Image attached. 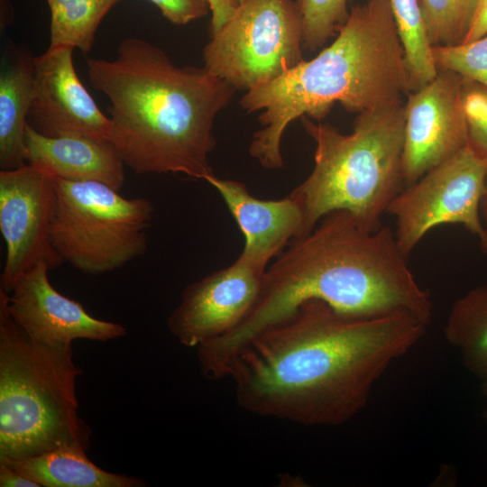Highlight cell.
I'll use <instances>...</instances> for the list:
<instances>
[{
	"instance_id": "obj_1",
	"label": "cell",
	"mask_w": 487,
	"mask_h": 487,
	"mask_svg": "<svg viewBox=\"0 0 487 487\" xmlns=\"http://www.w3.org/2000/svg\"><path fill=\"white\" fill-rule=\"evenodd\" d=\"M428 324L398 312L340 313L308 299L248 340L224 378L246 411L303 426H340L367 404L375 382L424 335Z\"/></svg>"
},
{
	"instance_id": "obj_2",
	"label": "cell",
	"mask_w": 487,
	"mask_h": 487,
	"mask_svg": "<svg viewBox=\"0 0 487 487\" xmlns=\"http://www.w3.org/2000/svg\"><path fill=\"white\" fill-rule=\"evenodd\" d=\"M308 299L353 317L407 312L427 324L432 317L429 295L409 270L394 231L382 225L368 231L348 212L335 210L293 239L268 265L244 322L198 347L202 369L221 376L248 340Z\"/></svg>"
},
{
	"instance_id": "obj_3",
	"label": "cell",
	"mask_w": 487,
	"mask_h": 487,
	"mask_svg": "<svg viewBox=\"0 0 487 487\" xmlns=\"http://www.w3.org/2000/svg\"><path fill=\"white\" fill-rule=\"evenodd\" d=\"M89 80L109 101L110 142L136 174H214L216 116L236 89L206 67L175 65L159 47L123 40L112 60L88 59Z\"/></svg>"
},
{
	"instance_id": "obj_4",
	"label": "cell",
	"mask_w": 487,
	"mask_h": 487,
	"mask_svg": "<svg viewBox=\"0 0 487 487\" xmlns=\"http://www.w3.org/2000/svg\"><path fill=\"white\" fill-rule=\"evenodd\" d=\"M410 92L390 0H365L351 9L335 39L314 59L244 93L241 107L260 112L262 126L249 153L265 169H280L281 138L297 118L320 120L335 102L357 114L384 108Z\"/></svg>"
},
{
	"instance_id": "obj_5",
	"label": "cell",
	"mask_w": 487,
	"mask_h": 487,
	"mask_svg": "<svg viewBox=\"0 0 487 487\" xmlns=\"http://www.w3.org/2000/svg\"><path fill=\"white\" fill-rule=\"evenodd\" d=\"M300 118L316 143L312 171L289 193L303 207L305 234L335 210L348 212L368 231L379 229L404 184V105L359 113L349 134Z\"/></svg>"
},
{
	"instance_id": "obj_6",
	"label": "cell",
	"mask_w": 487,
	"mask_h": 487,
	"mask_svg": "<svg viewBox=\"0 0 487 487\" xmlns=\"http://www.w3.org/2000/svg\"><path fill=\"white\" fill-rule=\"evenodd\" d=\"M79 373L71 345L32 339L12 317L8 293L0 288V461L66 446L87 451L91 429L78 413Z\"/></svg>"
},
{
	"instance_id": "obj_7",
	"label": "cell",
	"mask_w": 487,
	"mask_h": 487,
	"mask_svg": "<svg viewBox=\"0 0 487 487\" xmlns=\"http://www.w3.org/2000/svg\"><path fill=\"white\" fill-rule=\"evenodd\" d=\"M52 242L65 262L86 274L115 271L147 249L154 207L146 198H126L96 181L55 178Z\"/></svg>"
},
{
	"instance_id": "obj_8",
	"label": "cell",
	"mask_w": 487,
	"mask_h": 487,
	"mask_svg": "<svg viewBox=\"0 0 487 487\" xmlns=\"http://www.w3.org/2000/svg\"><path fill=\"white\" fill-rule=\"evenodd\" d=\"M204 47L213 75L247 92L304 60L302 26L293 0H245Z\"/></svg>"
},
{
	"instance_id": "obj_9",
	"label": "cell",
	"mask_w": 487,
	"mask_h": 487,
	"mask_svg": "<svg viewBox=\"0 0 487 487\" xmlns=\"http://www.w3.org/2000/svg\"><path fill=\"white\" fill-rule=\"evenodd\" d=\"M487 160L468 143L453 157L406 186L387 208L395 221L394 234L407 257L433 228L458 224L487 251V230L480 204Z\"/></svg>"
},
{
	"instance_id": "obj_10",
	"label": "cell",
	"mask_w": 487,
	"mask_h": 487,
	"mask_svg": "<svg viewBox=\"0 0 487 487\" xmlns=\"http://www.w3.org/2000/svg\"><path fill=\"white\" fill-rule=\"evenodd\" d=\"M55 178L27 162L0 171V231L6 245L0 288L9 293L22 276L41 262L50 269L64 262L52 242Z\"/></svg>"
},
{
	"instance_id": "obj_11",
	"label": "cell",
	"mask_w": 487,
	"mask_h": 487,
	"mask_svg": "<svg viewBox=\"0 0 487 487\" xmlns=\"http://www.w3.org/2000/svg\"><path fill=\"white\" fill-rule=\"evenodd\" d=\"M464 82L453 71L438 70L430 82L408 95L402 153L406 186L468 144L462 102Z\"/></svg>"
},
{
	"instance_id": "obj_12",
	"label": "cell",
	"mask_w": 487,
	"mask_h": 487,
	"mask_svg": "<svg viewBox=\"0 0 487 487\" xmlns=\"http://www.w3.org/2000/svg\"><path fill=\"white\" fill-rule=\"evenodd\" d=\"M264 271L239 255L228 267L191 283L168 317L170 333L187 347L229 334L253 308Z\"/></svg>"
},
{
	"instance_id": "obj_13",
	"label": "cell",
	"mask_w": 487,
	"mask_h": 487,
	"mask_svg": "<svg viewBox=\"0 0 487 487\" xmlns=\"http://www.w3.org/2000/svg\"><path fill=\"white\" fill-rule=\"evenodd\" d=\"M74 48L50 46L34 57L33 96L28 124L41 134L109 141L111 124L79 80Z\"/></svg>"
},
{
	"instance_id": "obj_14",
	"label": "cell",
	"mask_w": 487,
	"mask_h": 487,
	"mask_svg": "<svg viewBox=\"0 0 487 487\" xmlns=\"http://www.w3.org/2000/svg\"><path fill=\"white\" fill-rule=\"evenodd\" d=\"M50 270L45 262L37 264L8 293L12 317L32 339L72 345L77 339L106 342L126 334L121 324L94 317L79 302L56 290L48 278Z\"/></svg>"
},
{
	"instance_id": "obj_15",
	"label": "cell",
	"mask_w": 487,
	"mask_h": 487,
	"mask_svg": "<svg viewBox=\"0 0 487 487\" xmlns=\"http://www.w3.org/2000/svg\"><path fill=\"white\" fill-rule=\"evenodd\" d=\"M206 181L223 198L244 236L240 255L254 265L266 270L293 239L305 234L304 209L292 196L260 199L238 180L213 174Z\"/></svg>"
},
{
	"instance_id": "obj_16",
	"label": "cell",
	"mask_w": 487,
	"mask_h": 487,
	"mask_svg": "<svg viewBox=\"0 0 487 487\" xmlns=\"http://www.w3.org/2000/svg\"><path fill=\"white\" fill-rule=\"evenodd\" d=\"M25 149L27 162L42 167L56 179L100 182L118 191L124 184L125 165L110 141L46 136L28 124Z\"/></svg>"
},
{
	"instance_id": "obj_17",
	"label": "cell",
	"mask_w": 487,
	"mask_h": 487,
	"mask_svg": "<svg viewBox=\"0 0 487 487\" xmlns=\"http://www.w3.org/2000/svg\"><path fill=\"white\" fill-rule=\"evenodd\" d=\"M78 446H61L42 455L0 461L41 487H140L137 477L107 472L87 457Z\"/></svg>"
},
{
	"instance_id": "obj_18",
	"label": "cell",
	"mask_w": 487,
	"mask_h": 487,
	"mask_svg": "<svg viewBox=\"0 0 487 487\" xmlns=\"http://www.w3.org/2000/svg\"><path fill=\"white\" fill-rule=\"evenodd\" d=\"M34 57L19 52L0 76L1 170L25 163V133L33 96Z\"/></svg>"
},
{
	"instance_id": "obj_19",
	"label": "cell",
	"mask_w": 487,
	"mask_h": 487,
	"mask_svg": "<svg viewBox=\"0 0 487 487\" xmlns=\"http://www.w3.org/2000/svg\"><path fill=\"white\" fill-rule=\"evenodd\" d=\"M445 335L461 354L466 369L487 381V284L472 289L454 303Z\"/></svg>"
},
{
	"instance_id": "obj_20",
	"label": "cell",
	"mask_w": 487,
	"mask_h": 487,
	"mask_svg": "<svg viewBox=\"0 0 487 487\" xmlns=\"http://www.w3.org/2000/svg\"><path fill=\"white\" fill-rule=\"evenodd\" d=\"M46 1L51 10L50 46H70L87 54L101 21L120 0Z\"/></svg>"
},
{
	"instance_id": "obj_21",
	"label": "cell",
	"mask_w": 487,
	"mask_h": 487,
	"mask_svg": "<svg viewBox=\"0 0 487 487\" xmlns=\"http://www.w3.org/2000/svg\"><path fill=\"white\" fill-rule=\"evenodd\" d=\"M390 3L404 50L410 91H416L438 73L419 0H390Z\"/></svg>"
},
{
	"instance_id": "obj_22",
	"label": "cell",
	"mask_w": 487,
	"mask_h": 487,
	"mask_svg": "<svg viewBox=\"0 0 487 487\" xmlns=\"http://www.w3.org/2000/svg\"><path fill=\"white\" fill-rule=\"evenodd\" d=\"M479 0H419L428 40L435 46L462 44Z\"/></svg>"
},
{
	"instance_id": "obj_23",
	"label": "cell",
	"mask_w": 487,
	"mask_h": 487,
	"mask_svg": "<svg viewBox=\"0 0 487 487\" xmlns=\"http://www.w3.org/2000/svg\"><path fill=\"white\" fill-rule=\"evenodd\" d=\"M301 19L303 49L315 51L337 34L352 0H294Z\"/></svg>"
},
{
	"instance_id": "obj_24",
	"label": "cell",
	"mask_w": 487,
	"mask_h": 487,
	"mask_svg": "<svg viewBox=\"0 0 487 487\" xmlns=\"http://www.w3.org/2000/svg\"><path fill=\"white\" fill-rule=\"evenodd\" d=\"M438 70H450L487 87V34L455 46L432 47Z\"/></svg>"
},
{
	"instance_id": "obj_25",
	"label": "cell",
	"mask_w": 487,
	"mask_h": 487,
	"mask_svg": "<svg viewBox=\"0 0 487 487\" xmlns=\"http://www.w3.org/2000/svg\"><path fill=\"white\" fill-rule=\"evenodd\" d=\"M462 102L468 143L487 160V87L464 79Z\"/></svg>"
},
{
	"instance_id": "obj_26",
	"label": "cell",
	"mask_w": 487,
	"mask_h": 487,
	"mask_svg": "<svg viewBox=\"0 0 487 487\" xmlns=\"http://www.w3.org/2000/svg\"><path fill=\"white\" fill-rule=\"evenodd\" d=\"M164 18L175 25H186L208 14L207 0H150Z\"/></svg>"
},
{
	"instance_id": "obj_27",
	"label": "cell",
	"mask_w": 487,
	"mask_h": 487,
	"mask_svg": "<svg viewBox=\"0 0 487 487\" xmlns=\"http://www.w3.org/2000/svg\"><path fill=\"white\" fill-rule=\"evenodd\" d=\"M211 16V34L219 30L239 5L237 0H207Z\"/></svg>"
},
{
	"instance_id": "obj_28",
	"label": "cell",
	"mask_w": 487,
	"mask_h": 487,
	"mask_svg": "<svg viewBox=\"0 0 487 487\" xmlns=\"http://www.w3.org/2000/svg\"><path fill=\"white\" fill-rule=\"evenodd\" d=\"M487 34V0H479L471 28L463 43L480 39Z\"/></svg>"
},
{
	"instance_id": "obj_29",
	"label": "cell",
	"mask_w": 487,
	"mask_h": 487,
	"mask_svg": "<svg viewBox=\"0 0 487 487\" xmlns=\"http://www.w3.org/2000/svg\"><path fill=\"white\" fill-rule=\"evenodd\" d=\"M1 487H41L37 482L24 476L5 464L0 463Z\"/></svg>"
},
{
	"instance_id": "obj_30",
	"label": "cell",
	"mask_w": 487,
	"mask_h": 487,
	"mask_svg": "<svg viewBox=\"0 0 487 487\" xmlns=\"http://www.w3.org/2000/svg\"><path fill=\"white\" fill-rule=\"evenodd\" d=\"M480 213L484 227L487 230V173L484 180L483 193L481 198Z\"/></svg>"
},
{
	"instance_id": "obj_31",
	"label": "cell",
	"mask_w": 487,
	"mask_h": 487,
	"mask_svg": "<svg viewBox=\"0 0 487 487\" xmlns=\"http://www.w3.org/2000/svg\"><path fill=\"white\" fill-rule=\"evenodd\" d=\"M482 394L484 395V397L486 399V401H487V381H482ZM483 417H484L485 420L487 421V404H486L485 409L483 411Z\"/></svg>"
},
{
	"instance_id": "obj_32",
	"label": "cell",
	"mask_w": 487,
	"mask_h": 487,
	"mask_svg": "<svg viewBox=\"0 0 487 487\" xmlns=\"http://www.w3.org/2000/svg\"><path fill=\"white\" fill-rule=\"evenodd\" d=\"M245 0H237L238 4L244 2Z\"/></svg>"
}]
</instances>
